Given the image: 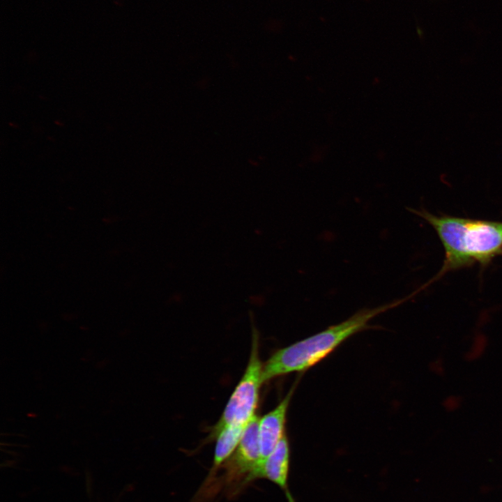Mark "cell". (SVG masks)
<instances>
[{"instance_id":"cell-4","label":"cell","mask_w":502,"mask_h":502,"mask_svg":"<svg viewBox=\"0 0 502 502\" xmlns=\"http://www.w3.org/2000/svg\"><path fill=\"white\" fill-rule=\"evenodd\" d=\"M259 420V418L254 415L249 421L235 451L221 466L225 469L226 487L234 492L259 478L261 465Z\"/></svg>"},{"instance_id":"cell-8","label":"cell","mask_w":502,"mask_h":502,"mask_svg":"<svg viewBox=\"0 0 502 502\" xmlns=\"http://www.w3.org/2000/svg\"><path fill=\"white\" fill-rule=\"evenodd\" d=\"M488 345V340L483 333H478L473 338L469 350L465 353V358L468 361H475L479 359L485 352Z\"/></svg>"},{"instance_id":"cell-1","label":"cell","mask_w":502,"mask_h":502,"mask_svg":"<svg viewBox=\"0 0 502 502\" xmlns=\"http://www.w3.org/2000/svg\"><path fill=\"white\" fill-rule=\"evenodd\" d=\"M408 210L433 227L444 249L443 265L426 282L428 286L450 271L476 264L485 268L502 256V222L436 215L424 208Z\"/></svg>"},{"instance_id":"cell-10","label":"cell","mask_w":502,"mask_h":502,"mask_svg":"<svg viewBox=\"0 0 502 502\" xmlns=\"http://www.w3.org/2000/svg\"><path fill=\"white\" fill-rule=\"evenodd\" d=\"M432 369L433 371L439 375H443L445 372V368H444V364L442 358H437L434 362H433L432 365Z\"/></svg>"},{"instance_id":"cell-6","label":"cell","mask_w":502,"mask_h":502,"mask_svg":"<svg viewBox=\"0 0 502 502\" xmlns=\"http://www.w3.org/2000/svg\"><path fill=\"white\" fill-rule=\"evenodd\" d=\"M289 470L290 446L285 434L273 451L262 463L259 472V478H266L285 491L288 489Z\"/></svg>"},{"instance_id":"cell-9","label":"cell","mask_w":502,"mask_h":502,"mask_svg":"<svg viewBox=\"0 0 502 502\" xmlns=\"http://www.w3.org/2000/svg\"><path fill=\"white\" fill-rule=\"evenodd\" d=\"M462 403V399L457 395H450L443 401V406L448 411H454L458 409Z\"/></svg>"},{"instance_id":"cell-3","label":"cell","mask_w":502,"mask_h":502,"mask_svg":"<svg viewBox=\"0 0 502 502\" xmlns=\"http://www.w3.org/2000/svg\"><path fill=\"white\" fill-rule=\"evenodd\" d=\"M263 364L259 355V340L253 333L250 358L245 371L235 388L218 423L211 430L208 438L214 439L229 425L246 426L256 415L259 390L262 385Z\"/></svg>"},{"instance_id":"cell-11","label":"cell","mask_w":502,"mask_h":502,"mask_svg":"<svg viewBox=\"0 0 502 502\" xmlns=\"http://www.w3.org/2000/svg\"><path fill=\"white\" fill-rule=\"evenodd\" d=\"M284 492H285V496H286V498H287L288 502H296L291 493L289 492V490L288 489L287 490H285Z\"/></svg>"},{"instance_id":"cell-5","label":"cell","mask_w":502,"mask_h":502,"mask_svg":"<svg viewBox=\"0 0 502 502\" xmlns=\"http://www.w3.org/2000/svg\"><path fill=\"white\" fill-rule=\"evenodd\" d=\"M294 388L295 386L275 409L259 418V437L261 464L285 434L287 413Z\"/></svg>"},{"instance_id":"cell-7","label":"cell","mask_w":502,"mask_h":502,"mask_svg":"<svg viewBox=\"0 0 502 502\" xmlns=\"http://www.w3.org/2000/svg\"><path fill=\"white\" fill-rule=\"evenodd\" d=\"M245 426L229 425L222 429L215 436L213 466L208 476L206 484L213 479L216 471L234 453L242 437Z\"/></svg>"},{"instance_id":"cell-2","label":"cell","mask_w":502,"mask_h":502,"mask_svg":"<svg viewBox=\"0 0 502 502\" xmlns=\"http://www.w3.org/2000/svg\"><path fill=\"white\" fill-rule=\"evenodd\" d=\"M412 297L410 294L375 307L361 309L337 324L278 349L263 364V382L309 369L351 336L368 328V324L373 318L403 304Z\"/></svg>"}]
</instances>
